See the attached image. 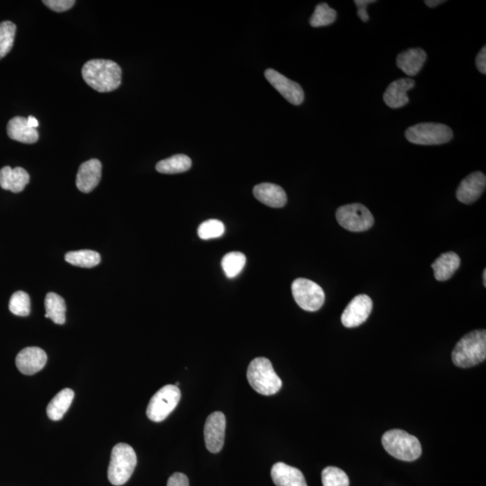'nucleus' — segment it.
Here are the masks:
<instances>
[{
    "mask_svg": "<svg viewBox=\"0 0 486 486\" xmlns=\"http://www.w3.org/2000/svg\"><path fill=\"white\" fill-rule=\"evenodd\" d=\"M485 175L481 171H475L462 180L455 196L458 201L465 205H471L480 199L485 192Z\"/></svg>",
    "mask_w": 486,
    "mask_h": 486,
    "instance_id": "nucleus-13",
    "label": "nucleus"
},
{
    "mask_svg": "<svg viewBox=\"0 0 486 486\" xmlns=\"http://www.w3.org/2000/svg\"><path fill=\"white\" fill-rule=\"evenodd\" d=\"M65 260L73 266L90 268L100 263V254L90 250L70 251L65 255Z\"/></svg>",
    "mask_w": 486,
    "mask_h": 486,
    "instance_id": "nucleus-26",
    "label": "nucleus"
},
{
    "mask_svg": "<svg viewBox=\"0 0 486 486\" xmlns=\"http://www.w3.org/2000/svg\"><path fill=\"white\" fill-rule=\"evenodd\" d=\"M482 278H484V285L485 287H486V270H485L484 273H482Z\"/></svg>",
    "mask_w": 486,
    "mask_h": 486,
    "instance_id": "nucleus-39",
    "label": "nucleus"
},
{
    "mask_svg": "<svg viewBox=\"0 0 486 486\" xmlns=\"http://www.w3.org/2000/svg\"><path fill=\"white\" fill-rule=\"evenodd\" d=\"M191 166V159L189 156L176 154L159 162L156 165V169L162 174H178L188 171Z\"/></svg>",
    "mask_w": 486,
    "mask_h": 486,
    "instance_id": "nucleus-25",
    "label": "nucleus"
},
{
    "mask_svg": "<svg viewBox=\"0 0 486 486\" xmlns=\"http://www.w3.org/2000/svg\"><path fill=\"white\" fill-rule=\"evenodd\" d=\"M248 381L256 392L263 396H273L281 389L280 377L275 372L270 359L256 358L247 370Z\"/></svg>",
    "mask_w": 486,
    "mask_h": 486,
    "instance_id": "nucleus-3",
    "label": "nucleus"
},
{
    "mask_svg": "<svg viewBox=\"0 0 486 486\" xmlns=\"http://www.w3.org/2000/svg\"><path fill=\"white\" fill-rule=\"evenodd\" d=\"M47 363V354L37 347H28L22 349L16 359V368L23 375H35L44 368Z\"/></svg>",
    "mask_w": 486,
    "mask_h": 486,
    "instance_id": "nucleus-14",
    "label": "nucleus"
},
{
    "mask_svg": "<svg viewBox=\"0 0 486 486\" xmlns=\"http://www.w3.org/2000/svg\"><path fill=\"white\" fill-rule=\"evenodd\" d=\"M271 478L277 486H307L305 475L299 469L282 462L272 467Z\"/></svg>",
    "mask_w": 486,
    "mask_h": 486,
    "instance_id": "nucleus-18",
    "label": "nucleus"
},
{
    "mask_svg": "<svg viewBox=\"0 0 486 486\" xmlns=\"http://www.w3.org/2000/svg\"><path fill=\"white\" fill-rule=\"evenodd\" d=\"M16 26L11 21L0 23V60L12 50Z\"/></svg>",
    "mask_w": 486,
    "mask_h": 486,
    "instance_id": "nucleus-29",
    "label": "nucleus"
},
{
    "mask_svg": "<svg viewBox=\"0 0 486 486\" xmlns=\"http://www.w3.org/2000/svg\"><path fill=\"white\" fill-rule=\"evenodd\" d=\"M81 73L88 86L97 93H111L120 87L122 83L121 68L113 60H88Z\"/></svg>",
    "mask_w": 486,
    "mask_h": 486,
    "instance_id": "nucleus-1",
    "label": "nucleus"
},
{
    "mask_svg": "<svg viewBox=\"0 0 486 486\" xmlns=\"http://www.w3.org/2000/svg\"><path fill=\"white\" fill-rule=\"evenodd\" d=\"M180 397L181 392L178 386L168 385L162 387L149 401L146 411L149 419L154 423L164 421L178 406Z\"/></svg>",
    "mask_w": 486,
    "mask_h": 486,
    "instance_id": "nucleus-7",
    "label": "nucleus"
},
{
    "mask_svg": "<svg viewBox=\"0 0 486 486\" xmlns=\"http://www.w3.org/2000/svg\"><path fill=\"white\" fill-rule=\"evenodd\" d=\"M167 486H189L188 477L182 473H175L169 478Z\"/></svg>",
    "mask_w": 486,
    "mask_h": 486,
    "instance_id": "nucleus-35",
    "label": "nucleus"
},
{
    "mask_svg": "<svg viewBox=\"0 0 486 486\" xmlns=\"http://www.w3.org/2000/svg\"><path fill=\"white\" fill-rule=\"evenodd\" d=\"M245 264V255L238 253V251L227 253L222 260V268L224 274L229 278H236L243 271Z\"/></svg>",
    "mask_w": 486,
    "mask_h": 486,
    "instance_id": "nucleus-27",
    "label": "nucleus"
},
{
    "mask_svg": "<svg viewBox=\"0 0 486 486\" xmlns=\"http://www.w3.org/2000/svg\"><path fill=\"white\" fill-rule=\"evenodd\" d=\"M224 231H226V226L221 221L210 219L200 224L197 233L200 239L211 240L222 236Z\"/></svg>",
    "mask_w": 486,
    "mask_h": 486,
    "instance_id": "nucleus-32",
    "label": "nucleus"
},
{
    "mask_svg": "<svg viewBox=\"0 0 486 486\" xmlns=\"http://www.w3.org/2000/svg\"><path fill=\"white\" fill-rule=\"evenodd\" d=\"M292 294L299 307L305 311H318L324 304V291L320 285L307 278H297L293 282Z\"/></svg>",
    "mask_w": 486,
    "mask_h": 486,
    "instance_id": "nucleus-9",
    "label": "nucleus"
},
{
    "mask_svg": "<svg viewBox=\"0 0 486 486\" xmlns=\"http://www.w3.org/2000/svg\"><path fill=\"white\" fill-rule=\"evenodd\" d=\"M460 256L453 251L441 254L433 264L434 277L438 281H447L451 278L455 272L460 267Z\"/></svg>",
    "mask_w": 486,
    "mask_h": 486,
    "instance_id": "nucleus-22",
    "label": "nucleus"
},
{
    "mask_svg": "<svg viewBox=\"0 0 486 486\" xmlns=\"http://www.w3.org/2000/svg\"><path fill=\"white\" fill-rule=\"evenodd\" d=\"M336 19H337L336 10L329 8L326 3H321L316 6L310 19V25L312 27L327 26L334 23Z\"/></svg>",
    "mask_w": 486,
    "mask_h": 486,
    "instance_id": "nucleus-28",
    "label": "nucleus"
},
{
    "mask_svg": "<svg viewBox=\"0 0 486 486\" xmlns=\"http://www.w3.org/2000/svg\"><path fill=\"white\" fill-rule=\"evenodd\" d=\"M27 122H28V125H30V127L33 128L38 127L39 122L37 121V119L36 117H29L28 118H27Z\"/></svg>",
    "mask_w": 486,
    "mask_h": 486,
    "instance_id": "nucleus-38",
    "label": "nucleus"
},
{
    "mask_svg": "<svg viewBox=\"0 0 486 486\" xmlns=\"http://www.w3.org/2000/svg\"><path fill=\"white\" fill-rule=\"evenodd\" d=\"M374 0H355L354 3L356 6H358V16L363 22H368L369 20V16L368 14V6L374 3Z\"/></svg>",
    "mask_w": 486,
    "mask_h": 486,
    "instance_id": "nucleus-34",
    "label": "nucleus"
},
{
    "mask_svg": "<svg viewBox=\"0 0 486 486\" xmlns=\"http://www.w3.org/2000/svg\"><path fill=\"white\" fill-rule=\"evenodd\" d=\"M427 53L421 48H412L401 53L396 58V65L408 76H416L426 62Z\"/></svg>",
    "mask_w": 486,
    "mask_h": 486,
    "instance_id": "nucleus-21",
    "label": "nucleus"
},
{
    "mask_svg": "<svg viewBox=\"0 0 486 486\" xmlns=\"http://www.w3.org/2000/svg\"><path fill=\"white\" fill-rule=\"evenodd\" d=\"M406 137L414 144L440 145L450 142L453 132L443 124L421 123L408 128Z\"/></svg>",
    "mask_w": 486,
    "mask_h": 486,
    "instance_id": "nucleus-6",
    "label": "nucleus"
},
{
    "mask_svg": "<svg viewBox=\"0 0 486 486\" xmlns=\"http://www.w3.org/2000/svg\"><path fill=\"white\" fill-rule=\"evenodd\" d=\"M74 391L65 389L58 393L47 406V416L53 421L62 420L74 399Z\"/></svg>",
    "mask_w": 486,
    "mask_h": 486,
    "instance_id": "nucleus-23",
    "label": "nucleus"
},
{
    "mask_svg": "<svg viewBox=\"0 0 486 486\" xmlns=\"http://www.w3.org/2000/svg\"><path fill=\"white\" fill-rule=\"evenodd\" d=\"M102 164L97 159H90L80 165L78 171L76 185L80 191L90 193L100 184Z\"/></svg>",
    "mask_w": 486,
    "mask_h": 486,
    "instance_id": "nucleus-15",
    "label": "nucleus"
},
{
    "mask_svg": "<svg viewBox=\"0 0 486 486\" xmlns=\"http://www.w3.org/2000/svg\"><path fill=\"white\" fill-rule=\"evenodd\" d=\"M445 3L444 0H426L425 4H426L429 8H436V6H440Z\"/></svg>",
    "mask_w": 486,
    "mask_h": 486,
    "instance_id": "nucleus-37",
    "label": "nucleus"
},
{
    "mask_svg": "<svg viewBox=\"0 0 486 486\" xmlns=\"http://www.w3.org/2000/svg\"><path fill=\"white\" fill-rule=\"evenodd\" d=\"M8 134L12 140L26 144H36L39 139L36 128L30 127L27 118L22 117H14L9 122Z\"/></svg>",
    "mask_w": 486,
    "mask_h": 486,
    "instance_id": "nucleus-20",
    "label": "nucleus"
},
{
    "mask_svg": "<svg viewBox=\"0 0 486 486\" xmlns=\"http://www.w3.org/2000/svg\"><path fill=\"white\" fill-rule=\"evenodd\" d=\"M322 485L324 486H349L348 475L341 468L328 467L322 473Z\"/></svg>",
    "mask_w": 486,
    "mask_h": 486,
    "instance_id": "nucleus-31",
    "label": "nucleus"
},
{
    "mask_svg": "<svg viewBox=\"0 0 486 486\" xmlns=\"http://www.w3.org/2000/svg\"><path fill=\"white\" fill-rule=\"evenodd\" d=\"M382 444L387 453L402 461L416 460L423 452L419 440L402 430L386 431Z\"/></svg>",
    "mask_w": 486,
    "mask_h": 486,
    "instance_id": "nucleus-4",
    "label": "nucleus"
},
{
    "mask_svg": "<svg viewBox=\"0 0 486 486\" xmlns=\"http://www.w3.org/2000/svg\"><path fill=\"white\" fill-rule=\"evenodd\" d=\"M265 77L290 103L299 105L305 100V93L300 85L287 79L277 70L268 69L265 71Z\"/></svg>",
    "mask_w": 486,
    "mask_h": 486,
    "instance_id": "nucleus-12",
    "label": "nucleus"
},
{
    "mask_svg": "<svg viewBox=\"0 0 486 486\" xmlns=\"http://www.w3.org/2000/svg\"><path fill=\"white\" fill-rule=\"evenodd\" d=\"M9 310L13 315L28 316L31 312V300L26 292L18 291L14 293L9 301Z\"/></svg>",
    "mask_w": 486,
    "mask_h": 486,
    "instance_id": "nucleus-30",
    "label": "nucleus"
},
{
    "mask_svg": "<svg viewBox=\"0 0 486 486\" xmlns=\"http://www.w3.org/2000/svg\"><path fill=\"white\" fill-rule=\"evenodd\" d=\"M475 64H477V70L482 74H486V48L482 47L480 52L477 54V59H475Z\"/></svg>",
    "mask_w": 486,
    "mask_h": 486,
    "instance_id": "nucleus-36",
    "label": "nucleus"
},
{
    "mask_svg": "<svg viewBox=\"0 0 486 486\" xmlns=\"http://www.w3.org/2000/svg\"><path fill=\"white\" fill-rule=\"evenodd\" d=\"M43 4L56 12H64L75 5L74 0H43Z\"/></svg>",
    "mask_w": 486,
    "mask_h": 486,
    "instance_id": "nucleus-33",
    "label": "nucleus"
},
{
    "mask_svg": "<svg viewBox=\"0 0 486 486\" xmlns=\"http://www.w3.org/2000/svg\"><path fill=\"white\" fill-rule=\"evenodd\" d=\"M136 465L137 457L130 445H115L112 450L110 464L108 467V480L114 485H125L134 473Z\"/></svg>",
    "mask_w": 486,
    "mask_h": 486,
    "instance_id": "nucleus-5",
    "label": "nucleus"
},
{
    "mask_svg": "<svg viewBox=\"0 0 486 486\" xmlns=\"http://www.w3.org/2000/svg\"><path fill=\"white\" fill-rule=\"evenodd\" d=\"M226 428V418L222 412H215L207 417L204 435L206 447L211 453H219L222 450Z\"/></svg>",
    "mask_w": 486,
    "mask_h": 486,
    "instance_id": "nucleus-11",
    "label": "nucleus"
},
{
    "mask_svg": "<svg viewBox=\"0 0 486 486\" xmlns=\"http://www.w3.org/2000/svg\"><path fill=\"white\" fill-rule=\"evenodd\" d=\"M30 181L28 172L21 167L12 169L6 166L0 169V186L13 193L22 192Z\"/></svg>",
    "mask_w": 486,
    "mask_h": 486,
    "instance_id": "nucleus-19",
    "label": "nucleus"
},
{
    "mask_svg": "<svg viewBox=\"0 0 486 486\" xmlns=\"http://www.w3.org/2000/svg\"><path fill=\"white\" fill-rule=\"evenodd\" d=\"M44 305H46V318L51 319L56 324H65L66 304L60 295L56 293L47 294Z\"/></svg>",
    "mask_w": 486,
    "mask_h": 486,
    "instance_id": "nucleus-24",
    "label": "nucleus"
},
{
    "mask_svg": "<svg viewBox=\"0 0 486 486\" xmlns=\"http://www.w3.org/2000/svg\"><path fill=\"white\" fill-rule=\"evenodd\" d=\"M336 218L339 226L353 233L365 232L375 222L368 207L361 204H351L339 207L336 212Z\"/></svg>",
    "mask_w": 486,
    "mask_h": 486,
    "instance_id": "nucleus-8",
    "label": "nucleus"
},
{
    "mask_svg": "<svg viewBox=\"0 0 486 486\" xmlns=\"http://www.w3.org/2000/svg\"><path fill=\"white\" fill-rule=\"evenodd\" d=\"M253 194L258 201L273 208H280L287 202L285 190L280 186L272 183H261L255 186Z\"/></svg>",
    "mask_w": 486,
    "mask_h": 486,
    "instance_id": "nucleus-17",
    "label": "nucleus"
},
{
    "mask_svg": "<svg viewBox=\"0 0 486 486\" xmlns=\"http://www.w3.org/2000/svg\"><path fill=\"white\" fill-rule=\"evenodd\" d=\"M416 86V81L410 78L399 79L391 83L384 94V101L390 108H400L409 103L408 91Z\"/></svg>",
    "mask_w": 486,
    "mask_h": 486,
    "instance_id": "nucleus-16",
    "label": "nucleus"
},
{
    "mask_svg": "<svg viewBox=\"0 0 486 486\" xmlns=\"http://www.w3.org/2000/svg\"><path fill=\"white\" fill-rule=\"evenodd\" d=\"M373 309L372 299L366 295H356L345 308L342 315L346 328H355L368 320Z\"/></svg>",
    "mask_w": 486,
    "mask_h": 486,
    "instance_id": "nucleus-10",
    "label": "nucleus"
},
{
    "mask_svg": "<svg viewBox=\"0 0 486 486\" xmlns=\"http://www.w3.org/2000/svg\"><path fill=\"white\" fill-rule=\"evenodd\" d=\"M486 358V331L467 333L452 352V361L458 368L467 369L484 362Z\"/></svg>",
    "mask_w": 486,
    "mask_h": 486,
    "instance_id": "nucleus-2",
    "label": "nucleus"
}]
</instances>
